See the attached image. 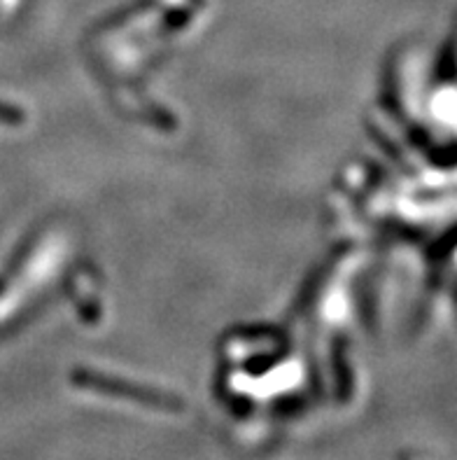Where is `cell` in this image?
I'll return each instance as SVG.
<instances>
[{"mask_svg":"<svg viewBox=\"0 0 457 460\" xmlns=\"http://www.w3.org/2000/svg\"><path fill=\"white\" fill-rule=\"evenodd\" d=\"M75 381L80 385H87L92 391L101 393H110L115 397H127V400H134V402L150 404V407H162V409H180V402L175 397L166 395V393L152 391V388H145V385H136L128 384V381H117L110 379V376H101V374H77Z\"/></svg>","mask_w":457,"mask_h":460,"instance_id":"6da1fadb","label":"cell"},{"mask_svg":"<svg viewBox=\"0 0 457 460\" xmlns=\"http://www.w3.org/2000/svg\"><path fill=\"white\" fill-rule=\"evenodd\" d=\"M23 119L22 111L14 105L0 103V124H19Z\"/></svg>","mask_w":457,"mask_h":460,"instance_id":"7a4b0ae2","label":"cell"}]
</instances>
